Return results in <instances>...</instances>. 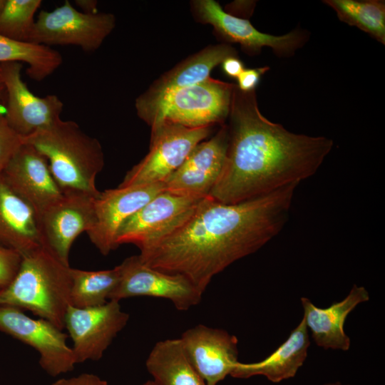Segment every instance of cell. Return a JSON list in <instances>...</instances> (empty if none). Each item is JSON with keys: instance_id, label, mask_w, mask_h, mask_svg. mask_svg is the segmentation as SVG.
<instances>
[{"instance_id": "obj_16", "label": "cell", "mask_w": 385, "mask_h": 385, "mask_svg": "<svg viewBox=\"0 0 385 385\" xmlns=\"http://www.w3.org/2000/svg\"><path fill=\"white\" fill-rule=\"evenodd\" d=\"M179 339L188 360L207 385L224 380L239 361L238 340L225 330L198 324Z\"/></svg>"}, {"instance_id": "obj_19", "label": "cell", "mask_w": 385, "mask_h": 385, "mask_svg": "<svg viewBox=\"0 0 385 385\" xmlns=\"http://www.w3.org/2000/svg\"><path fill=\"white\" fill-rule=\"evenodd\" d=\"M369 300L366 288L356 284L344 299L327 308H319L308 298L302 297L303 318L316 344L324 349L349 350L351 341L344 332L345 320L357 305Z\"/></svg>"}, {"instance_id": "obj_29", "label": "cell", "mask_w": 385, "mask_h": 385, "mask_svg": "<svg viewBox=\"0 0 385 385\" xmlns=\"http://www.w3.org/2000/svg\"><path fill=\"white\" fill-rule=\"evenodd\" d=\"M21 260L22 256L18 252L0 245V289L12 281Z\"/></svg>"}, {"instance_id": "obj_22", "label": "cell", "mask_w": 385, "mask_h": 385, "mask_svg": "<svg viewBox=\"0 0 385 385\" xmlns=\"http://www.w3.org/2000/svg\"><path fill=\"white\" fill-rule=\"evenodd\" d=\"M309 345L308 329L302 317L287 339L270 355L258 362L238 361L230 376L247 379L262 375L273 383L292 378L306 360Z\"/></svg>"}, {"instance_id": "obj_21", "label": "cell", "mask_w": 385, "mask_h": 385, "mask_svg": "<svg viewBox=\"0 0 385 385\" xmlns=\"http://www.w3.org/2000/svg\"><path fill=\"white\" fill-rule=\"evenodd\" d=\"M230 56H237L227 43L209 46L182 61L155 81L135 100V107L150 105L167 93L198 84L210 78L212 71Z\"/></svg>"}, {"instance_id": "obj_2", "label": "cell", "mask_w": 385, "mask_h": 385, "mask_svg": "<svg viewBox=\"0 0 385 385\" xmlns=\"http://www.w3.org/2000/svg\"><path fill=\"white\" fill-rule=\"evenodd\" d=\"M224 165L209 197L237 204L312 176L333 148L324 136L296 134L260 111L256 91L235 85Z\"/></svg>"}, {"instance_id": "obj_24", "label": "cell", "mask_w": 385, "mask_h": 385, "mask_svg": "<svg viewBox=\"0 0 385 385\" xmlns=\"http://www.w3.org/2000/svg\"><path fill=\"white\" fill-rule=\"evenodd\" d=\"M8 62L26 63L29 78L41 81L61 66L63 58L50 46L17 41L0 34V63Z\"/></svg>"}, {"instance_id": "obj_9", "label": "cell", "mask_w": 385, "mask_h": 385, "mask_svg": "<svg viewBox=\"0 0 385 385\" xmlns=\"http://www.w3.org/2000/svg\"><path fill=\"white\" fill-rule=\"evenodd\" d=\"M205 197L161 192L122 224L116 244L140 248L166 236L183 225Z\"/></svg>"}, {"instance_id": "obj_36", "label": "cell", "mask_w": 385, "mask_h": 385, "mask_svg": "<svg viewBox=\"0 0 385 385\" xmlns=\"http://www.w3.org/2000/svg\"><path fill=\"white\" fill-rule=\"evenodd\" d=\"M141 385H156L153 381H147Z\"/></svg>"}, {"instance_id": "obj_7", "label": "cell", "mask_w": 385, "mask_h": 385, "mask_svg": "<svg viewBox=\"0 0 385 385\" xmlns=\"http://www.w3.org/2000/svg\"><path fill=\"white\" fill-rule=\"evenodd\" d=\"M115 26L110 13L85 14L66 0L51 11H41L35 21L29 42L73 45L86 52L97 50Z\"/></svg>"}, {"instance_id": "obj_35", "label": "cell", "mask_w": 385, "mask_h": 385, "mask_svg": "<svg viewBox=\"0 0 385 385\" xmlns=\"http://www.w3.org/2000/svg\"><path fill=\"white\" fill-rule=\"evenodd\" d=\"M324 385H351V384H344L339 381H335V382L326 383Z\"/></svg>"}, {"instance_id": "obj_18", "label": "cell", "mask_w": 385, "mask_h": 385, "mask_svg": "<svg viewBox=\"0 0 385 385\" xmlns=\"http://www.w3.org/2000/svg\"><path fill=\"white\" fill-rule=\"evenodd\" d=\"M1 175L38 216L63 195L52 175L47 159L31 145L23 143Z\"/></svg>"}, {"instance_id": "obj_33", "label": "cell", "mask_w": 385, "mask_h": 385, "mask_svg": "<svg viewBox=\"0 0 385 385\" xmlns=\"http://www.w3.org/2000/svg\"><path fill=\"white\" fill-rule=\"evenodd\" d=\"M75 3L81 9L82 12L85 14L98 13V1L96 0H76Z\"/></svg>"}, {"instance_id": "obj_31", "label": "cell", "mask_w": 385, "mask_h": 385, "mask_svg": "<svg viewBox=\"0 0 385 385\" xmlns=\"http://www.w3.org/2000/svg\"><path fill=\"white\" fill-rule=\"evenodd\" d=\"M51 385H108V384L96 374L83 373L71 378L59 379Z\"/></svg>"}, {"instance_id": "obj_25", "label": "cell", "mask_w": 385, "mask_h": 385, "mask_svg": "<svg viewBox=\"0 0 385 385\" xmlns=\"http://www.w3.org/2000/svg\"><path fill=\"white\" fill-rule=\"evenodd\" d=\"M70 273L71 305L78 308L106 304L120 279L118 266L113 269L99 271H86L71 267Z\"/></svg>"}, {"instance_id": "obj_4", "label": "cell", "mask_w": 385, "mask_h": 385, "mask_svg": "<svg viewBox=\"0 0 385 385\" xmlns=\"http://www.w3.org/2000/svg\"><path fill=\"white\" fill-rule=\"evenodd\" d=\"M70 270L44 245L23 255L12 281L0 289V306L29 310L63 330L71 305Z\"/></svg>"}, {"instance_id": "obj_28", "label": "cell", "mask_w": 385, "mask_h": 385, "mask_svg": "<svg viewBox=\"0 0 385 385\" xmlns=\"http://www.w3.org/2000/svg\"><path fill=\"white\" fill-rule=\"evenodd\" d=\"M22 144V136L11 128L5 115L0 112V174Z\"/></svg>"}, {"instance_id": "obj_15", "label": "cell", "mask_w": 385, "mask_h": 385, "mask_svg": "<svg viewBox=\"0 0 385 385\" xmlns=\"http://www.w3.org/2000/svg\"><path fill=\"white\" fill-rule=\"evenodd\" d=\"M83 193H63L38 216L43 245L65 265L76 238L95 222V199Z\"/></svg>"}, {"instance_id": "obj_32", "label": "cell", "mask_w": 385, "mask_h": 385, "mask_svg": "<svg viewBox=\"0 0 385 385\" xmlns=\"http://www.w3.org/2000/svg\"><path fill=\"white\" fill-rule=\"evenodd\" d=\"M224 73L229 77L237 78L245 69L243 63L237 56H230L221 63Z\"/></svg>"}, {"instance_id": "obj_13", "label": "cell", "mask_w": 385, "mask_h": 385, "mask_svg": "<svg viewBox=\"0 0 385 385\" xmlns=\"http://www.w3.org/2000/svg\"><path fill=\"white\" fill-rule=\"evenodd\" d=\"M22 64L0 63V76L7 96L6 118L22 137L47 127L61 118L63 103L54 94L39 97L30 91L21 78Z\"/></svg>"}, {"instance_id": "obj_12", "label": "cell", "mask_w": 385, "mask_h": 385, "mask_svg": "<svg viewBox=\"0 0 385 385\" xmlns=\"http://www.w3.org/2000/svg\"><path fill=\"white\" fill-rule=\"evenodd\" d=\"M192 5L200 21L211 24L225 40L239 43L250 54H258L267 46L279 57H290L309 38L307 31L298 29L282 36L261 32L248 20L225 12L214 0H195Z\"/></svg>"}, {"instance_id": "obj_30", "label": "cell", "mask_w": 385, "mask_h": 385, "mask_svg": "<svg viewBox=\"0 0 385 385\" xmlns=\"http://www.w3.org/2000/svg\"><path fill=\"white\" fill-rule=\"evenodd\" d=\"M269 70L270 68L268 66L245 68L237 78V87L245 92L255 91L261 77Z\"/></svg>"}, {"instance_id": "obj_11", "label": "cell", "mask_w": 385, "mask_h": 385, "mask_svg": "<svg viewBox=\"0 0 385 385\" xmlns=\"http://www.w3.org/2000/svg\"><path fill=\"white\" fill-rule=\"evenodd\" d=\"M129 314L119 302L86 308L70 305L63 324L71 338L76 364L101 359L114 338L126 326Z\"/></svg>"}, {"instance_id": "obj_5", "label": "cell", "mask_w": 385, "mask_h": 385, "mask_svg": "<svg viewBox=\"0 0 385 385\" xmlns=\"http://www.w3.org/2000/svg\"><path fill=\"white\" fill-rule=\"evenodd\" d=\"M235 83L212 78L171 91L157 101L135 108L150 127L163 121L188 128L212 127L228 118Z\"/></svg>"}, {"instance_id": "obj_10", "label": "cell", "mask_w": 385, "mask_h": 385, "mask_svg": "<svg viewBox=\"0 0 385 385\" xmlns=\"http://www.w3.org/2000/svg\"><path fill=\"white\" fill-rule=\"evenodd\" d=\"M118 266L120 279L109 300L158 297L168 299L177 309L185 311L202 299L203 294L185 277L152 268L144 264L138 255L127 257Z\"/></svg>"}, {"instance_id": "obj_1", "label": "cell", "mask_w": 385, "mask_h": 385, "mask_svg": "<svg viewBox=\"0 0 385 385\" xmlns=\"http://www.w3.org/2000/svg\"><path fill=\"white\" fill-rule=\"evenodd\" d=\"M297 185L237 204L207 196L179 227L140 247L138 256L152 268L185 277L203 294L214 276L281 231Z\"/></svg>"}, {"instance_id": "obj_37", "label": "cell", "mask_w": 385, "mask_h": 385, "mask_svg": "<svg viewBox=\"0 0 385 385\" xmlns=\"http://www.w3.org/2000/svg\"><path fill=\"white\" fill-rule=\"evenodd\" d=\"M6 0H0V13L2 11L4 6L5 4Z\"/></svg>"}, {"instance_id": "obj_6", "label": "cell", "mask_w": 385, "mask_h": 385, "mask_svg": "<svg viewBox=\"0 0 385 385\" xmlns=\"http://www.w3.org/2000/svg\"><path fill=\"white\" fill-rule=\"evenodd\" d=\"M212 128H188L167 121L152 125L148 153L126 173L118 187L163 183L209 136Z\"/></svg>"}, {"instance_id": "obj_27", "label": "cell", "mask_w": 385, "mask_h": 385, "mask_svg": "<svg viewBox=\"0 0 385 385\" xmlns=\"http://www.w3.org/2000/svg\"><path fill=\"white\" fill-rule=\"evenodd\" d=\"M41 0H6L0 13V34L21 41H29Z\"/></svg>"}, {"instance_id": "obj_20", "label": "cell", "mask_w": 385, "mask_h": 385, "mask_svg": "<svg viewBox=\"0 0 385 385\" xmlns=\"http://www.w3.org/2000/svg\"><path fill=\"white\" fill-rule=\"evenodd\" d=\"M0 245L21 256L43 246L38 216L0 174Z\"/></svg>"}, {"instance_id": "obj_26", "label": "cell", "mask_w": 385, "mask_h": 385, "mask_svg": "<svg viewBox=\"0 0 385 385\" xmlns=\"http://www.w3.org/2000/svg\"><path fill=\"white\" fill-rule=\"evenodd\" d=\"M340 21L385 44V2L381 0H324Z\"/></svg>"}, {"instance_id": "obj_3", "label": "cell", "mask_w": 385, "mask_h": 385, "mask_svg": "<svg viewBox=\"0 0 385 385\" xmlns=\"http://www.w3.org/2000/svg\"><path fill=\"white\" fill-rule=\"evenodd\" d=\"M22 139L47 159L63 193L98 196L96 179L104 166L103 148L98 139L83 132L76 122L59 118Z\"/></svg>"}, {"instance_id": "obj_34", "label": "cell", "mask_w": 385, "mask_h": 385, "mask_svg": "<svg viewBox=\"0 0 385 385\" xmlns=\"http://www.w3.org/2000/svg\"><path fill=\"white\" fill-rule=\"evenodd\" d=\"M6 93L4 85L1 81V76H0V98L3 96V95Z\"/></svg>"}, {"instance_id": "obj_14", "label": "cell", "mask_w": 385, "mask_h": 385, "mask_svg": "<svg viewBox=\"0 0 385 385\" xmlns=\"http://www.w3.org/2000/svg\"><path fill=\"white\" fill-rule=\"evenodd\" d=\"M163 183L106 190L95 199V222L86 233L104 256L118 247V232L133 214L164 191Z\"/></svg>"}, {"instance_id": "obj_23", "label": "cell", "mask_w": 385, "mask_h": 385, "mask_svg": "<svg viewBox=\"0 0 385 385\" xmlns=\"http://www.w3.org/2000/svg\"><path fill=\"white\" fill-rule=\"evenodd\" d=\"M145 366L156 385H207L188 360L180 339L158 342Z\"/></svg>"}, {"instance_id": "obj_17", "label": "cell", "mask_w": 385, "mask_h": 385, "mask_svg": "<svg viewBox=\"0 0 385 385\" xmlns=\"http://www.w3.org/2000/svg\"><path fill=\"white\" fill-rule=\"evenodd\" d=\"M228 143L227 124L207 140L198 143L182 165L164 181L165 191L207 197L222 169Z\"/></svg>"}, {"instance_id": "obj_8", "label": "cell", "mask_w": 385, "mask_h": 385, "mask_svg": "<svg viewBox=\"0 0 385 385\" xmlns=\"http://www.w3.org/2000/svg\"><path fill=\"white\" fill-rule=\"evenodd\" d=\"M0 331L35 349L41 367L51 376L71 371L76 364L67 335L46 319H33L20 309L0 306Z\"/></svg>"}]
</instances>
